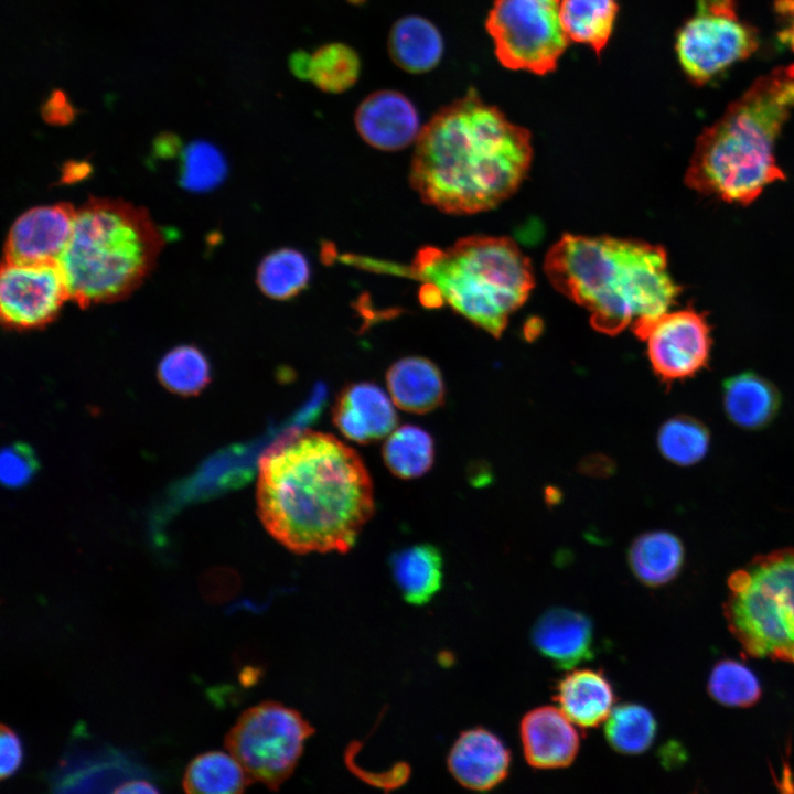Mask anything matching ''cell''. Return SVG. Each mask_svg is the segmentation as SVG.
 <instances>
[{
  "mask_svg": "<svg viewBox=\"0 0 794 794\" xmlns=\"http://www.w3.org/2000/svg\"><path fill=\"white\" fill-rule=\"evenodd\" d=\"M393 403L412 414H427L443 405L446 384L439 367L422 356L396 361L386 373Z\"/></svg>",
  "mask_w": 794,
  "mask_h": 794,
  "instance_id": "19",
  "label": "cell"
},
{
  "mask_svg": "<svg viewBox=\"0 0 794 794\" xmlns=\"http://www.w3.org/2000/svg\"><path fill=\"white\" fill-rule=\"evenodd\" d=\"M256 501L265 529L300 555L346 552L375 511L357 452L314 431L293 432L264 452Z\"/></svg>",
  "mask_w": 794,
  "mask_h": 794,
  "instance_id": "1",
  "label": "cell"
},
{
  "mask_svg": "<svg viewBox=\"0 0 794 794\" xmlns=\"http://www.w3.org/2000/svg\"><path fill=\"white\" fill-rule=\"evenodd\" d=\"M307 257L294 248L283 247L267 254L257 268L259 290L272 300H290L303 291L310 281Z\"/></svg>",
  "mask_w": 794,
  "mask_h": 794,
  "instance_id": "29",
  "label": "cell"
},
{
  "mask_svg": "<svg viewBox=\"0 0 794 794\" xmlns=\"http://www.w3.org/2000/svg\"><path fill=\"white\" fill-rule=\"evenodd\" d=\"M775 9L784 22L779 39L794 52V0H776Z\"/></svg>",
  "mask_w": 794,
  "mask_h": 794,
  "instance_id": "39",
  "label": "cell"
},
{
  "mask_svg": "<svg viewBox=\"0 0 794 794\" xmlns=\"http://www.w3.org/2000/svg\"><path fill=\"white\" fill-rule=\"evenodd\" d=\"M76 210L68 203L32 207L12 224L4 259L23 262L58 261L73 234Z\"/></svg>",
  "mask_w": 794,
  "mask_h": 794,
  "instance_id": "13",
  "label": "cell"
},
{
  "mask_svg": "<svg viewBox=\"0 0 794 794\" xmlns=\"http://www.w3.org/2000/svg\"><path fill=\"white\" fill-rule=\"evenodd\" d=\"M680 539L665 530L637 536L627 550V562L635 578L644 586L656 588L673 581L684 564Z\"/></svg>",
  "mask_w": 794,
  "mask_h": 794,
  "instance_id": "22",
  "label": "cell"
},
{
  "mask_svg": "<svg viewBox=\"0 0 794 794\" xmlns=\"http://www.w3.org/2000/svg\"><path fill=\"white\" fill-rule=\"evenodd\" d=\"M351 265L420 280L425 307L448 304L494 337L502 335L535 285L530 260L507 237L475 235L446 249L423 247L401 269L358 256H351Z\"/></svg>",
  "mask_w": 794,
  "mask_h": 794,
  "instance_id": "5",
  "label": "cell"
},
{
  "mask_svg": "<svg viewBox=\"0 0 794 794\" xmlns=\"http://www.w3.org/2000/svg\"><path fill=\"white\" fill-rule=\"evenodd\" d=\"M794 110V64L758 78L699 135L685 173L688 187L747 205L785 179L775 142Z\"/></svg>",
  "mask_w": 794,
  "mask_h": 794,
  "instance_id": "4",
  "label": "cell"
},
{
  "mask_svg": "<svg viewBox=\"0 0 794 794\" xmlns=\"http://www.w3.org/2000/svg\"><path fill=\"white\" fill-rule=\"evenodd\" d=\"M39 461L26 443L15 442L2 450L1 480L9 487L25 485L35 475Z\"/></svg>",
  "mask_w": 794,
  "mask_h": 794,
  "instance_id": "36",
  "label": "cell"
},
{
  "mask_svg": "<svg viewBox=\"0 0 794 794\" xmlns=\"http://www.w3.org/2000/svg\"><path fill=\"white\" fill-rule=\"evenodd\" d=\"M332 419L345 438L361 444L382 440L398 423L389 397L379 386L369 382L345 386L335 399Z\"/></svg>",
  "mask_w": 794,
  "mask_h": 794,
  "instance_id": "14",
  "label": "cell"
},
{
  "mask_svg": "<svg viewBox=\"0 0 794 794\" xmlns=\"http://www.w3.org/2000/svg\"><path fill=\"white\" fill-rule=\"evenodd\" d=\"M292 71L325 92L339 93L350 88L357 79L360 60L351 47L332 43L311 55L293 57Z\"/></svg>",
  "mask_w": 794,
  "mask_h": 794,
  "instance_id": "28",
  "label": "cell"
},
{
  "mask_svg": "<svg viewBox=\"0 0 794 794\" xmlns=\"http://www.w3.org/2000/svg\"><path fill=\"white\" fill-rule=\"evenodd\" d=\"M555 690L559 709L581 728L598 727L614 707L613 687L601 670L569 672L557 683Z\"/></svg>",
  "mask_w": 794,
  "mask_h": 794,
  "instance_id": "20",
  "label": "cell"
},
{
  "mask_svg": "<svg viewBox=\"0 0 794 794\" xmlns=\"http://www.w3.org/2000/svg\"><path fill=\"white\" fill-rule=\"evenodd\" d=\"M40 110L44 121L54 126H65L73 122L79 112L67 94L61 88L52 89Z\"/></svg>",
  "mask_w": 794,
  "mask_h": 794,
  "instance_id": "38",
  "label": "cell"
},
{
  "mask_svg": "<svg viewBox=\"0 0 794 794\" xmlns=\"http://www.w3.org/2000/svg\"><path fill=\"white\" fill-rule=\"evenodd\" d=\"M657 446L668 461L687 466L701 460L709 447V432L690 416H675L666 420L657 433Z\"/></svg>",
  "mask_w": 794,
  "mask_h": 794,
  "instance_id": "33",
  "label": "cell"
},
{
  "mask_svg": "<svg viewBox=\"0 0 794 794\" xmlns=\"http://www.w3.org/2000/svg\"><path fill=\"white\" fill-rule=\"evenodd\" d=\"M388 49L399 67L410 73H423L439 63L443 41L430 21L409 15L398 20L391 28Z\"/></svg>",
  "mask_w": 794,
  "mask_h": 794,
  "instance_id": "24",
  "label": "cell"
},
{
  "mask_svg": "<svg viewBox=\"0 0 794 794\" xmlns=\"http://www.w3.org/2000/svg\"><path fill=\"white\" fill-rule=\"evenodd\" d=\"M657 733L654 715L639 704L613 707L605 720L604 736L610 747L619 753L635 755L648 750Z\"/></svg>",
  "mask_w": 794,
  "mask_h": 794,
  "instance_id": "32",
  "label": "cell"
},
{
  "mask_svg": "<svg viewBox=\"0 0 794 794\" xmlns=\"http://www.w3.org/2000/svg\"><path fill=\"white\" fill-rule=\"evenodd\" d=\"M527 763L535 769H560L576 759L580 738L571 721L555 707L544 706L527 712L519 727Z\"/></svg>",
  "mask_w": 794,
  "mask_h": 794,
  "instance_id": "18",
  "label": "cell"
},
{
  "mask_svg": "<svg viewBox=\"0 0 794 794\" xmlns=\"http://www.w3.org/2000/svg\"><path fill=\"white\" fill-rule=\"evenodd\" d=\"M434 441L425 429L405 425L386 439L382 455L387 469L400 479H415L427 473L434 461Z\"/></svg>",
  "mask_w": 794,
  "mask_h": 794,
  "instance_id": "30",
  "label": "cell"
},
{
  "mask_svg": "<svg viewBox=\"0 0 794 794\" xmlns=\"http://www.w3.org/2000/svg\"><path fill=\"white\" fill-rule=\"evenodd\" d=\"M163 244L142 207L92 197L76 210L72 237L58 259L71 300L84 309L125 299L150 273Z\"/></svg>",
  "mask_w": 794,
  "mask_h": 794,
  "instance_id": "6",
  "label": "cell"
},
{
  "mask_svg": "<svg viewBox=\"0 0 794 794\" xmlns=\"http://www.w3.org/2000/svg\"><path fill=\"white\" fill-rule=\"evenodd\" d=\"M23 761V745L18 733L6 725L0 731V776L2 780L12 776Z\"/></svg>",
  "mask_w": 794,
  "mask_h": 794,
  "instance_id": "37",
  "label": "cell"
},
{
  "mask_svg": "<svg viewBox=\"0 0 794 794\" xmlns=\"http://www.w3.org/2000/svg\"><path fill=\"white\" fill-rule=\"evenodd\" d=\"M314 728L296 709L264 701L245 710L225 745L253 782L277 791L293 773Z\"/></svg>",
  "mask_w": 794,
  "mask_h": 794,
  "instance_id": "8",
  "label": "cell"
},
{
  "mask_svg": "<svg viewBox=\"0 0 794 794\" xmlns=\"http://www.w3.org/2000/svg\"><path fill=\"white\" fill-rule=\"evenodd\" d=\"M251 783L230 752L207 751L187 764L182 785L191 794H234L244 792Z\"/></svg>",
  "mask_w": 794,
  "mask_h": 794,
  "instance_id": "27",
  "label": "cell"
},
{
  "mask_svg": "<svg viewBox=\"0 0 794 794\" xmlns=\"http://www.w3.org/2000/svg\"><path fill=\"white\" fill-rule=\"evenodd\" d=\"M362 139L375 149L398 151L417 141L420 129L412 103L395 90H380L362 101L355 112Z\"/></svg>",
  "mask_w": 794,
  "mask_h": 794,
  "instance_id": "15",
  "label": "cell"
},
{
  "mask_svg": "<svg viewBox=\"0 0 794 794\" xmlns=\"http://www.w3.org/2000/svg\"><path fill=\"white\" fill-rule=\"evenodd\" d=\"M71 300L58 261L23 262L4 259L0 272V314L12 330L47 325Z\"/></svg>",
  "mask_w": 794,
  "mask_h": 794,
  "instance_id": "11",
  "label": "cell"
},
{
  "mask_svg": "<svg viewBox=\"0 0 794 794\" xmlns=\"http://www.w3.org/2000/svg\"><path fill=\"white\" fill-rule=\"evenodd\" d=\"M618 12L616 0H560V20L568 39L597 54L607 46Z\"/></svg>",
  "mask_w": 794,
  "mask_h": 794,
  "instance_id": "26",
  "label": "cell"
},
{
  "mask_svg": "<svg viewBox=\"0 0 794 794\" xmlns=\"http://www.w3.org/2000/svg\"><path fill=\"white\" fill-rule=\"evenodd\" d=\"M447 764L460 785L483 792L507 777L511 753L495 733L478 727L461 732L449 751Z\"/></svg>",
  "mask_w": 794,
  "mask_h": 794,
  "instance_id": "16",
  "label": "cell"
},
{
  "mask_svg": "<svg viewBox=\"0 0 794 794\" xmlns=\"http://www.w3.org/2000/svg\"><path fill=\"white\" fill-rule=\"evenodd\" d=\"M532 159L530 132L470 90L421 128L409 181L439 211L475 214L514 194Z\"/></svg>",
  "mask_w": 794,
  "mask_h": 794,
  "instance_id": "2",
  "label": "cell"
},
{
  "mask_svg": "<svg viewBox=\"0 0 794 794\" xmlns=\"http://www.w3.org/2000/svg\"><path fill=\"white\" fill-rule=\"evenodd\" d=\"M393 578L404 600L412 605L428 603L441 589L443 559L430 544L396 551L389 560Z\"/></svg>",
  "mask_w": 794,
  "mask_h": 794,
  "instance_id": "21",
  "label": "cell"
},
{
  "mask_svg": "<svg viewBox=\"0 0 794 794\" xmlns=\"http://www.w3.org/2000/svg\"><path fill=\"white\" fill-rule=\"evenodd\" d=\"M157 375L170 393L191 397L201 394L211 383V365L196 346L183 344L173 347L160 360Z\"/></svg>",
  "mask_w": 794,
  "mask_h": 794,
  "instance_id": "31",
  "label": "cell"
},
{
  "mask_svg": "<svg viewBox=\"0 0 794 794\" xmlns=\"http://www.w3.org/2000/svg\"><path fill=\"white\" fill-rule=\"evenodd\" d=\"M723 615L747 654L794 664V548L757 556L734 571Z\"/></svg>",
  "mask_w": 794,
  "mask_h": 794,
  "instance_id": "7",
  "label": "cell"
},
{
  "mask_svg": "<svg viewBox=\"0 0 794 794\" xmlns=\"http://www.w3.org/2000/svg\"><path fill=\"white\" fill-rule=\"evenodd\" d=\"M723 406L733 423L745 429H758L775 416L780 395L770 382L748 372L725 380Z\"/></svg>",
  "mask_w": 794,
  "mask_h": 794,
  "instance_id": "23",
  "label": "cell"
},
{
  "mask_svg": "<svg viewBox=\"0 0 794 794\" xmlns=\"http://www.w3.org/2000/svg\"><path fill=\"white\" fill-rule=\"evenodd\" d=\"M707 690L718 704L732 708L755 705L762 694L757 675L744 664L734 659L718 662L711 669Z\"/></svg>",
  "mask_w": 794,
  "mask_h": 794,
  "instance_id": "34",
  "label": "cell"
},
{
  "mask_svg": "<svg viewBox=\"0 0 794 794\" xmlns=\"http://www.w3.org/2000/svg\"><path fill=\"white\" fill-rule=\"evenodd\" d=\"M632 331L646 342L648 361L663 382L691 377L707 365L710 326L705 314L693 308L667 311Z\"/></svg>",
  "mask_w": 794,
  "mask_h": 794,
  "instance_id": "12",
  "label": "cell"
},
{
  "mask_svg": "<svg viewBox=\"0 0 794 794\" xmlns=\"http://www.w3.org/2000/svg\"><path fill=\"white\" fill-rule=\"evenodd\" d=\"M138 770L116 752L66 760L60 768L54 785L56 791H110L135 779ZM137 777V776H136Z\"/></svg>",
  "mask_w": 794,
  "mask_h": 794,
  "instance_id": "25",
  "label": "cell"
},
{
  "mask_svg": "<svg viewBox=\"0 0 794 794\" xmlns=\"http://www.w3.org/2000/svg\"><path fill=\"white\" fill-rule=\"evenodd\" d=\"M159 788L151 782L144 779H131L122 784H120L114 793H125V794H135V793H158Z\"/></svg>",
  "mask_w": 794,
  "mask_h": 794,
  "instance_id": "40",
  "label": "cell"
},
{
  "mask_svg": "<svg viewBox=\"0 0 794 794\" xmlns=\"http://www.w3.org/2000/svg\"><path fill=\"white\" fill-rule=\"evenodd\" d=\"M535 648L558 668L570 669L594 656L591 620L567 608L546 610L530 631Z\"/></svg>",
  "mask_w": 794,
  "mask_h": 794,
  "instance_id": "17",
  "label": "cell"
},
{
  "mask_svg": "<svg viewBox=\"0 0 794 794\" xmlns=\"http://www.w3.org/2000/svg\"><path fill=\"white\" fill-rule=\"evenodd\" d=\"M485 28L504 67L537 75L555 71L570 42L560 0H494Z\"/></svg>",
  "mask_w": 794,
  "mask_h": 794,
  "instance_id": "9",
  "label": "cell"
},
{
  "mask_svg": "<svg viewBox=\"0 0 794 794\" xmlns=\"http://www.w3.org/2000/svg\"><path fill=\"white\" fill-rule=\"evenodd\" d=\"M758 46V31L739 15L736 0H696L675 42L679 65L696 85L747 60Z\"/></svg>",
  "mask_w": 794,
  "mask_h": 794,
  "instance_id": "10",
  "label": "cell"
},
{
  "mask_svg": "<svg viewBox=\"0 0 794 794\" xmlns=\"http://www.w3.org/2000/svg\"><path fill=\"white\" fill-rule=\"evenodd\" d=\"M544 270L560 293L590 312L593 329L616 335L668 311L680 287L662 246L611 236L564 235Z\"/></svg>",
  "mask_w": 794,
  "mask_h": 794,
  "instance_id": "3",
  "label": "cell"
},
{
  "mask_svg": "<svg viewBox=\"0 0 794 794\" xmlns=\"http://www.w3.org/2000/svg\"><path fill=\"white\" fill-rule=\"evenodd\" d=\"M227 165L222 152L206 141H193L184 150L182 184L192 191H207L225 178Z\"/></svg>",
  "mask_w": 794,
  "mask_h": 794,
  "instance_id": "35",
  "label": "cell"
}]
</instances>
